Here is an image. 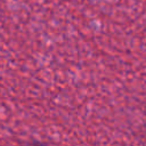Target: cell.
Here are the masks:
<instances>
[{
  "instance_id": "obj_1",
  "label": "cell",
  "mask_w": 146,
  "mask_h": 146,
  "mask_svg": "<svg viewBox=\"0 0 146 146\" xmlns=\"http://www.w3.org/2000/svg\"><path fill=\"white\" fill-rule=\"evenodd\" d=\"M29 146H49V145H47L46 143H42V141H32V143H30L29 144Z\"/></svg>"
}]
</instances>
